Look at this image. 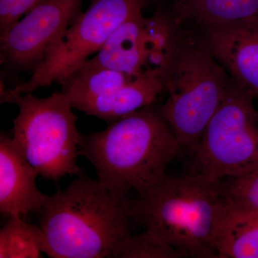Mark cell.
I'll return each instance as SVG.
<instances>
[{
    "mask_svg": "<svg viewBox=\"0 0 258 258\" xmlns=\"http://www.w3.org/2000/svg\"><path fill=\"white\" fill-rule=\"evenodd\" d=\"M181 148L170 125L154 104L83 135L80 156L96 169L103 187L121 198L138 195L160 182Z\"/></svg>",
    "mask_w": 258,
    "mask_h": 258,
    "instance_id": "obj_1",
    "label": "cell"
},
{
    "mask_svg": "<svg viewBox=\"0 0 258 258\" xmlns=\"http://www.w3.org/2000/svg\"><path fill=\"white\" fill-rule=\"evenodd\" d=\"M48 195L40 211L43 252L52 258L113 257L131 232V200L111 193L83 171Z\"/></svg>",
    "mask_w": 258,
    "mask_h": 258,
    "instance_id": "obj_2",
    "label": "cell"
},
{
    "mask_svg": "<svg viewBox=\"0 0 258 258\" xmlns=\"http://www.w3.org/2000/svg\"><path fill=\"white\" fill-rule=\"evenodd\" d=\"M227 207L223 179L200 173L166 175L131 200L132 222L184 257H217V230Z\"/></svg>",
    "mask_w": 258,
    "mask_h": 258,
    "instance_id": "obj_3",
    "label": "cell"
},
{
    "mask_svg": "<svg viewBox=\"0 0 258 258\" xmlns=\"http://www.w3.org/2000/svg\"><path fill=\"white\" fill-rule=\"evenodd\" d=\"M161 80L167 93L159 107L161 114L181 148L194 154L225 98L230 75L214 55L201 30L174 23Z\"/></svg>",
    "mask_w": 258,
    "mask_h": 258,
    "instance_id": "obj_4",
    "label": "cell"
},
{
    "mask_svg": "<svg viewBox=\"0 0 258 258\" xmlns=\"http://www.w3.org/2000/svg\"><path fill=\"white\" fill-rule=\"evenodd\" d=\"M8 103L19 107L13 141L39 176L57 181L66 175H79L82 134L66 95L60 91L38 98L29 93L13 97Z\"/></svg>",
    "mask_w": 258,
    "mask_h": 258,
    "instance_id": "obj_5",
    "label": "cell"
},
{
    "mask_svg": "<svg viewBox=\"0 0 258 258\" xmlns=\"http://www.w3.org/2000/svg\"><path fill=\"white\" fill-rule=\"evenodd\" d=\"M143 0H91L86 11L54 41L30 79L7 89L1 86V103L13 97L60 83L76 68L98 53L125 20L143 13Z\"/></svg>",
    "mask_w": 258,
    "mask_h": 258,
    "instance_id": "obj_6",
    "label": "cell"
},
{
    "mask_svg": "<svg viewBox=\"0 0 258 258\" xmlns=\"http://www.w3.org/2000/svg\"><path fill=\"white\" fill-rule=\"evenodd\" d=\"M252 101L231 79L194 153V172L222 180L258 169V112Z\"/></svg>",
    "mask_w": 258,
    "mask_h": 258,
    "instance_id": "obj_7",
    "label": "cell"
},
{
    "mask_svg": "<svg viewBox=\"0 0 258 258\" xmlns=\"http://www.w3.org/2000/svg\"><path fill=\"white\" fill-rule=\"evenodd\" d=\"M174 23L165 9L152 17L143 13L121 24L91 63L124 73L134 78L152 75L161 80Z\"/></svg>",
    "mask_w": 258,
    "mask_h": 258,
    "instance_id": "obj_8",
    "label": "cell"
},
{
    "mask_svg": "<svg viewBox=\"0 0 258 258\" xmlns=\"http://www.w3.org/2000/svg\"><path fill=\"white\" fill-rule=\"evenodd\" d=\"M84 0H42L0 32V62L7 73L34 71L47 50L82 13Z\"/></svg>",
    "mask_w": 258,
    "mask_h": 258,
    "instance_id": "obj_9",
    "label": "cell"
},
{
    "mask_svg": "<svg viewBox=\"0 0 258 258\" xmlns=\"http://www.w3.org/2000/svg\"><path fill=\"white\" fill-rule=\"evenodd\" d=\"M202 31L233 82L251 98H258V16Z\"/></svg>",
    "mask_w": 258,
    "mask_h": 258,
    "instance_id": "obj_10",
    "label": "cell"
},
{
    "mask_svg": "<svg viewBox=\"0 0 258 258\" xmlns=\"http://www.w3.org/2000/svg\"><path fill=\"white\" fill-rule=\"evenodd\" d=\"M35 170L19 150L13 137H0V211L5 217L40 212L48 195L37 187Z\"/></svg>",
    "mask_w": 258,
    "mask_h": 258,
    "instance_id": "obj_11",
    "label": "cell"
},
{
    "mask_svg": "<svg viewBox=\"0 0 258 258\" xmlns=\"http://www.w3.org/2000/svg\"><path fill=\"white\" fill-rule=\"evenodd\" d=\"M164 9L174 23L204 31L257 17L258 0H168Z\"/></svg>",
    "mask_w": 258,
    "mask_h": 258,
    "instance_id": "obj_12",
    "label": "cell"
},
{
    "mask_svg": "<svg viewBox=\"0 0 258 258\" xmlns=\"http://www.w3.org/2000/svg\"><path fill=\"white\" fill-rule=\"evenodd\" d=\"M164 93L162 81L157 76L147 75L136 78L113 92L85 102L76 109L110 124L141 108L154 104Z\"/></svg>",
    "mask_w": 258,
    "mask_h": 258,
    "instance_id": "obj_13",
    "label": "cell"
},
{
    "mask_svg": "<svg viewBox=\"0 0 258 258\" xmlns=\"http://www.w3.org/2000/svg\"><path fill=\"white\" fill-rule=\"evenodd\" d=\"M217 257L258 258V212L227 205L216 237Z\"/></svg>",
    "mask_w": 258,
    "mask_h": 258,
    "instance_id": "obj_14",
    "label": "cell"
},
{
    "mask_svg": "<svg viewBox=\"0 0 258 258\" xmlns=\"http://www.w3.org/2000/svg\"><path fill=\"white\" fill-rule=\"evenodd\" d=\"M135 79L124 73L93 64L87 60L59 84L60 91L76 109L85 102L113 92Z\"/></svg>",
    "mask_w": 258,
    "mask_h": 258,
    "instance_id": "obj_15",
    "label": "cell"
},
{
    "mask_svg": "<svg viewBox=\"0 0 258 258\" xmlns=\"http://www.w3.org/2000/svg\"><path fill=\"white\" fill-rule=\"evenodd\" d=\"M45 244L40 225L28 223L23 217L10 216L0 230V258L42 257Z\"/></svg>",
    "mask_w": 258,
    "mask_h": 258,
    "instance_id": "obj_16",
    "label": "cell"
},
{
    "mask_svg": "<svg viewBox=\"0 0 258 258\" xmlns=\"http://www.w3.org/2000/svg\"><path fill=\"white\" fill-rule=\"evenodd\" d=\"M116 258H181L179 251L161 240L152 232L144 230L130 233L115 251Z\"/></svg>",
    "mask_w": 258,
    "mask_h": 258,
    "instance_id": "obj_17",
    "label": "cell"
},
{
    "mask_svg": "<svg viewBox=\"0 0 258 258\" xmlns=\"http://www.w3.org/2000/svg\"><path fill=\"white\" fill-rule=\"evenodd\" d=\"M226 203L231 208L258 212V169L223 179Z\"/></svg>",
    "mask_w": 258,
    "mask_h": 258,
    "instance_id": "obj_18",
    "label": "cell"
},
{
    "mask_svg": "<svg viewBox=\"0 0 258 258\" xmlns=\"http://www.w3.org/2000/svg\"><path fill=\"white\" fill-rule=\"evenodd\" d=\"M42 0H0V32L5 31Z\"/></svg>",
    "mask_w": 258,
    "mask_h": 258,
    "instance_id": "obj_19",
    "label": "cell"
},
{
    "mask_svg": "<svg viewBox=\"0 0 258 258\" xmlns=\"http://www.w3.org/2000/svg\"><path fill=\"white\" fill-rule=\"evenodd\" d=\"M147 6L149 5H163L166 4L168 0H143Z\"/></svg>",
    "mask_w": 258,
    "mask_h": 258,
    "instance_id": "obj_20",
    "label": "cell"
}]
</instances>
